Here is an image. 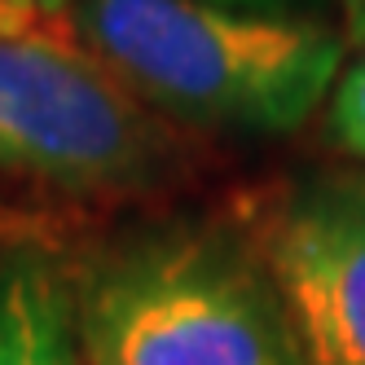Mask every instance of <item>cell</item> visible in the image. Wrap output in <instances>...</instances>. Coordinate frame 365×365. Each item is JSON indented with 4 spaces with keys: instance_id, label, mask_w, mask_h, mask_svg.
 Wrapping results in <instances>:
<instances>
[{
    "instance_id": "1",
    "label": "cell",
    "mask_w": 365,
    "mask_h": 365,
    "mask_svg": "<svg viewBox=\"0 0 365 365\" xmlns=\"http://www.w3.org/2000/svg\"><path fill=\"white\" fill-rule=\"evenodd\" d=\"M71 31L137 101L207 133H291L326 101L344 36L202 0H80Z\"/></svg>"
},
{
    "instance_id": "2",
    "label": "cell",
    "mask_w": 365,
    "mask_h": 365,
    "mask_svg": "<svg viewBox=\"0 0 365 365\" xmlns=\"http://www.w3.org/2000/svg\"><path fill=\"white\" fill-rule=\"evenodd\" d=\"M71 282L84 365H308L259 247L216 225L133 233Z\"/></svg>"
},
{
    "instance_id": "3",
    "label": "cell",
    "mask_w": 365,
    "mask_h": 365,
    "mask_svg": "<svg viewBox=\"0 0 365 365\" xmlns=\"http://www.w3.org/2000/svg\"><path fill=\"white\" fill-rule=\"evenodd\" d=\"M180 163L172 123L66 36H0V172L75 198L154 190Z\"/></svg>"
},
{
    "instance_id": "4",
    "label": "cell",
    "mask_w": 365,
    "mask_h": 365,
    "mask_svg": "<svg viewBox=\"0 0 365 365\" xmlns=\"http://www.w3.org/2000/svg\"><path fill=\"white\" fill-rule=\"evenodd\" d=\"M308 365H365V172L295 190L255 238Z\"/></svg>"
},
{
    "instance_id": "5",
    "label": "cell",
    "mask_w": 365,
    "mask_h": 365,
    "mask_svg": "<svg viewBox=\"0 0 365 365\" xmlns=\"http://www.w3.org/2000/svg\"><path fill=\"white\" fill-rule=\"evenodd\" d=\"M0 365H84L75 282L40 247L0 251Z\"/></svg>"
},
{
    "instance_id": "6",
    "label": "cell",
    "mask_w": 365,
    "mask_h": 365,
    "mask_svg": "<svg viewBox=\"0 0 365 365\" xmlns=\"http://www.w3.org/2000/svg\"><path fill=\"white\" fill-rule=\"evenodd\" d=\"M330 137L352 159H365V58L334 84L330 97Z\"/></svg>"
},
{
    "instance_id": "7",
    "label": "cell",
    "mask_w": 365,
    "mask_h": 365,
    "mask_svg": "<svg viewBox=\"0 0 365 365\" xmlns=\"http://www.w3.org/2000/svg\"><path fill=\"white\" fill-rule=\"evenodd\" d=\"M80 0H0V36H66Z\"/></svg>"
},
{
    "instance_id": "8",
    "label": "cell",
    "mask_w": 365,
    "mask_h": 365,
    "mask_svg": "<svg viewBox=\"0 0 365 365\" xmlns=\"http://www.w3.org/2000/svg\"><path fill=\"white\" fill-rule=\"evenodd\" d=\"M202 5L216 9H233V14H264V18H295L291 9L299 0H202Z\"/></svg>"
},
{
    "instance_id": "9",
    "label": "cell",
    "mask_w": 365,
    "mask_h": 365,
    "mask_svg": "<svg viewBox=\"0 0 365 365\" xmlns=\"http://www.w3.org/2000/svg\"><path fill=\"white\" fill-rule=\"evenodd\" d=\"M344 9V22H348V40H365V0H339Z\"/></svg>"
}]
</instances>
